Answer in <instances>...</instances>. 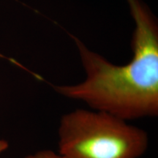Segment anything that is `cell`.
<instances>
[{
    "label": "cell",
    "mask_w": 158,
    "mask_h": 158,
    "mask_svg": "<svg viewBox=\"0 0 158 158\" xmlns=\"http://www.w3.org/2000/svg\"><path fill=\"white\" fill-rule=\"evenodd\" d=\"M135 23L132 38L133 57L116 65L89 50L73 37L86 78L73 86H56L61 95L129 121L158 114V27L140 0H127Z\"/></svg>",
    "instance_id": "1"
},
{
    "label": "cell",
    "mask_w": 158,
    "mask_h": 158,
    "mask_svg": "<svg viewBox=\"0 0 158 158\" xmlns=\"http://www.w3.org/2000/svg\"><path fill=\"white\" fill-rule=\"evenodd\" d=\"M58 129L61 158H139L149 147L143 129L100 110L68 112Z\"/></svg>",
    "instance_id": "2"
},
{
    "label": "cell",
    "mask_w": 158,
    "mask_h": 158,
    "mask_svg": "<svg viewBox=\"0 0 158 158\" xmlns=\"http://www.w3.org/2000/svg\"><path fill=\"white\" fill-rule=\"evenodd\" d=\"M26 158H61L59 155L51 150H42L33 155L27 156Z\"/></svg>",
    "instance_id": "3"
},
{
    "label": "cell",
    "mask_w": 158,
    "mask_h": 158,
    "mask_svg": "<svg viewBox=\"0 0 158 158\" xmlns=\"http://www.w3.org/2000/svg\"><path fill=\"white\" fill-rule=\"evenodd\" d=\"M8 148V143L5 140H0V154Z\"/></svg>",
    "instance_id": "4"
}]
</instances>
